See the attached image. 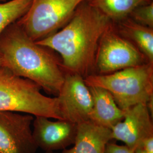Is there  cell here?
<instances>
[{"instance_id":"1","label":"cell","mask_w":153,"mask_h":153,"mask_svg":"<svg viewBox=\"0 0 153 153\" xmlns=\"http://www.w3.org/2000/svg\"><path fill=\"white\" fill-rule=\"evenodd\" d=\"M112 23L86 0L77 7L63 27L36 43L60 55L66 73L85 78L94 73L99 43Z\"/></svg>"},{"instance_id":"2","label":"cell","mask_w":153,"mask_h":153,"mask_svg":"<svg viewBox=\"0 0 153 153\" xmlns=\"http://www.w3.org/2000/svg\"><path fill=\"white\" fill-rule=\"evenodd\" d=\"M0 57L4 66L17 76L36 83L50 95L57 97L66 72L51 49L30 38L16 23L0 35Z\"/></svg>"},{"instance_id":"3","label":"cell","mask_w":153,"mask_h":153,"mask_svg":"<svg viewBox=\"0 0 153 153\" xmlns=\"http://www.w3.org/2000/svg\"><path fill=\"white\" fill-rule=\"evenodd\" d=\"M88 86L104 88L123 111L153 102V63L146 62L107 74L94 73L84 78Z\"/></svg>"},{"instance_id":"4","label":"cell","mask_w":153,"mask_h":153,"mask_svg":"<svg viewBox=\"0 0 153 153\" xmlns=\"http://www.w3.org/2000/svg\"><path fill=\"white\" fill-rule=\"evenodd\" d=\"M41 90L36 83L0 66V111L62 120L57 98L45 96Z\"/></svg>"},{"instance_id":"5","label":"cell","mask_w":153,"mask_h":153,"mask_svg":"<svg viewBox=\"0 0 153 153\" xmlns=\"http://www.w3.org/2000/svg\"><path fill=\"white\" fill-rule=\"evenodd\" d=\"M86 0H33L27 11L16 23L35 42L63 27L77 7Z\"/></svg>"},{"instance_id":"6","label":"cell","mask_w":153,"mask_h":153,"mask_svg":"<svg viewBox=\"0 0 153 153\" xmlns=\"http://www.w3.org/2000/svg\"><path fill=\"white\" fill-rule=\"evenodd\" d=\"M146 62H148L146 57L118 31L112 22L99 43L95 61L97 74H109Z\"/></svg>"},{"instance_id":"7","label":"cell","mask_w":153,"mask_h":153,"mask_svg":"<svg viewBox=\"0 0 153 153\" xmlns=\"http://www.w3.org/2000/svg\"><path fill=\"white\" fill-rule=\"evenodd\" d=\"M56 97L62 120L76 124L90 120L93 98L83 76L66 73L64 82Z\"/></svg>"},{"instance_id":"8","label":"cell","mask_w":153,"mask_h":153,"mask_svg":"<svg viewBox=\"0 0 153 153\" xmlns=\"http://www.w3.org/2000/svg\"><path fill=\"white\" fill-rule=\"evenodd\" d=\"M33 119L30 114L0 111V153H36Z\"/></svg>"},{"instance_id":"9","label":"cell","mask_w":153,"mask_h":153,"mask_svg":"<svg viewBox=\"0 0 153 153\" xmlns=\"http://www.w3.org/2000/svg\"><path fill=\"white\" fill-rule=\"evenodd\" d=\"M111 130L112 140L121 141L134 151L153 137V116L146 104H137L124 111L123 119Z\"/></svg>"},{"instance_id":"10","label":"cell","mask_w":153,"mask_h":153,"mask_svg":"<svg viewBox=\"0 0 153 153\" xmlns=\"http://www.w3.org/2000/svg\"><path fill=\"white\" fill-rule=\"evenodd\" d=\"M33 126L34 141L38 148L45 152L64 150L75 142L78 124L71 121L35 116Z\"/></svg>"},{"instance_id":"11","label":"cell","mask_w":153,"mask_h":153,"mask_svg":"<svg viewBox=\"0 0 153 153\" xmlns=\"http://www.w3.org/2000/svg\"><path fill=\"white\" fill-rule=\"evenodd\" d=\"M111 140L110 129L87 121L78 124L73 146L62 153H105L107 144Z\"/></svg>"},{"instance_id":"12","label":"cell","mask_w":153,"mask_h":153,"mask_svg":"<svg viewBox=\"0 0 153 153\" xmlns=\"http://www.w3.org/2000/svg\"><path fill=\"white\" fill-rule=\"evenodd\" d=\"M93 98L90 120L111 129L123 119L124 111L119 108L108 90L98 86H88Z\"/></svg>"},{"instance_id":"13","label":"cell","mask_w":153,"mask_h":153,"mask_svg":"<svg viewBox=\"0 0 153 153\" xmlns=\"http://www.w3.org/2000/svg\"><path fill=\"white\" fill-rule=\"evenodd\" d=\"M115 24L118 31L139 49L148 62L153 63V28L134 22L129 16Z\"/></svg>"},{"instance_id":"14","label":"cell","mask_w":153,"mask_h":153,"mask_svg":"<svg viewBox=\"0 0 153 153\" xmlns=\"http://www.w3.org/2000/svg\"><path fill=\"white\" fill-rule=\"evenodd\" d=\"M88 3L104 14L114 23L128 17L136 7L153 0H87Z\"/></svg>"},{"instance_id":"15","label":"cell","mask_w":153,"mask_h":153,"mask_svg":"<svg viewBox=\"0 0 153 153\" xmlns=\"http://www.w3.org/2000/svg\"><path fill=\"white\" fill-rule=\"evenodd\" d=\"M33 0H11L0 4V35L11 23L16 22L27 11Z\"/></svg>"},{"instance_id":"16","label":"cell","mask_w":153,"mask_h":153,"mask_svg":"<svg viewBox=\"0 0 153 153\" xmlns=\"http://www.w3.org/2000/svg\"><path fill=\"white\" fill-rule=\"evenodd\" d=\"M133 21L145 26L153 28V2L138 6L130 13Z\"/></svg>"},{"instance_id":"17","label":"cell","mask_w":153,"mask_h":153,"mask_svg":"<svg viewBox=\"0 0 153 153\" xmlns=\"http://www.w3.org/2000/svg\"><path fill=\"white\" fill-rule=\"evenodd\" d=\"M105 153H134V151L125 145H119L109 141L107 144Z\"/></svg>"},{"instance_id":"18","label":"cell","mask_w":153,"mask_h":153,"mask_svg":"<svg viewBox=\"0 0 153 153\" xmlns=\"http://www.w3.org/2000/svg\"><path fill=\"white\" fill-rule=\"evenodd\" d=\"M140 148L146 153H153V137L145 140Z\"/></svg>"},{"instance_id":"19","label":"cell","mask_w":153,"mask_h":153,"mask_svg":"<svg viewBox=\"0 0 153 153\" xmlns=\"http://www.w3.org/2000/svg\"><path fill=\"white\" fill-rule=\"evenodd\" d=\"M134 153H146L141 148H138L134 150Z\"/></svg>"},{"instance_id":"20","label":"cell","mask_w":153,"mask_h":153,"mask_svg":"<svg viewBox=\"0 0 153 153\" xmlns=\"http://www.w3.org/2000/svg\"><path fill=\"white\" fill-rule=\"evenodd\" d=\"M2 64H3V62H2V58L0 57V66L2 65Z\"/></svg>"},{"instance_id":"21","label":"cell","mask_w":153,"mask_h":153,"mask_svg":"<svg viewBox=\"0 0 153 153\" xmlns=\"http://www.w3.org/2000/svg\"><path fill=\"white\" fill-rule=\"evenodd\" d=\"M45 153H57L55 152H45Z\"/></svg>"},{"instance_id":"22","label":"cell","mask_w":153,"mask_h":153,"mask_svg":"<svg viewBox=\"0 0 153 153\" xmlns=\"http://www.w3.org/2000/svg\"><path fill=\"white\" fill-rule=\"evenodd\" d=\"M5 0H0V2H2V1H5Z\"/></svg>"}]
</instances>
